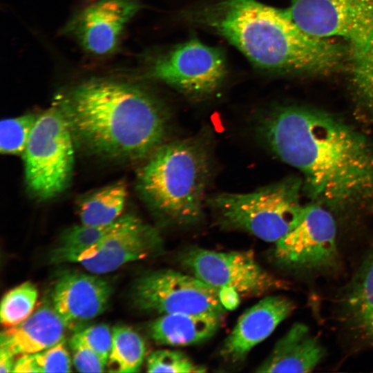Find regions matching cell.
I'll list each match as a JSON object with an SVG mask.
<instances>
[{
	"mask_svg": "<svg viewBox=\"0 0 373 373\" xmlns=\"http://www.w3.org/2000/svg\"><path fill=\"white\" fill-rule=\"evenodd\" d=\"M95 352L106 363L111 350L112 330L106 324L90 326L75 333L71 338Z\"/></svg>",
	"mask_w": 373,
	"mask_h": 373,
	"instance_id": "4316f807",
	"label": "cell"
},
{
	"mask_svg": "<svg viewBox=\"0 0 373 373\" xmlns=\"http://www.w3.org/2000/svg\"><path fill=\"white\" fill-rule=\"evenodd\" d=\"M128 194L123 181L104 186L82 198L78 203L82 224H108L121 216Z\"/></svg>",
	"mask_w": 373,
	"mask_h": 373,
	"instance_id": "44dd1931",
	"label": "cell"
},
{
	"mask_svg": "<svg viewBox=\"0 0 373 373\" xmlns=\"http://www.w3.org/2000/svg\"><path fill=\"white\" fill-rule=\"evenodd\" d=\"M148 372L199 373L207 367L195 363L184 352L173 350L153 352L146 360Z\"/></svg>",
	"mask_w": 373,
	"mask_h": 373,
	"instance_id": "484cf974",
	"label": "cell"
},
{
	"mask_svg": "<svg viewBox=\"0 0 373 373\" xmlns=\"http://www.w3.org/2000/svg\"><path fill=\"white\" fill-rule=\"evenodd\" d=\"M162 240L160 233L140 219L110 233L81 253L74 260L93 274H105L122 265L160 252Z\"/></svg>",
	"mask_w": 373,
	"mask_h": 373,
	"instance_id": "4fadbf2b",
	"label": "cell"
},
{
	"mask_svg": "<svg viewBox=\"0 0 373 373\" xmlns=\"http://www.w3.org/2000/svg\"><path fill=\"white\" fill-rule=\"evenodd\" d=\"M140 8L136 0H99L74 17L66 31L88 52L110 54L117 47L125 26Z\"/></svg>",
	"mask_w": 373,
	"mask_h": 373,
	"instance_id": "7c38bea8",
	"label": "cell"
},
{
	"mask_svg": "<svg viewBox=\"0 0 373 373\" xmlns=\"http://www.w3.org/2000/svg\"><path fill=\"white\" fill-rule=\"evenodd\" d=\"M261 143L303 175V192L328 209L373 211V142L327 111L296 105L260 113Z\"/></svg>",
	"mask_w": 373,
	"mask_h": 373,
	"instance_id": "6da1fadb",
	"label": "cell"
},
{
	"mask_svg": "<svg viewBox=\"0 0 373 373\" xmlns=\"http://www.w3.org/2000/svg\"><path fill=\"white\" fill-rule=\"evenodd\" d=\"M146 65L148 78L161 82L193 99L210 97L227 75L223 52L196 38L156 52Z\"/></svg>",
	"mask_w": 373,
	"mask_h": 373,
	"instance_id": "ba28073f",
	"label": "cell"
},
{
	"mask_svg": "<svg viewBox=\"0 0 373 373\" xmlns=\"http://www.w3.org/2000/svg\"><path fill=\"white\" fill-rule=\"evenodd\" d=\"M73 140L56 104L39 115L22 154L26 185L34 197L51 199L66 189L74 164Z\"/></svg>",
	"mask_w": 373,
	"mask_h": 373,
	"instance_id": "52a82bcc",
	"label": "cell"
},
{
	"mask_svg": "<svg viewBox=\"0 0 373 373\" xmlns=\"http://www.w3.org/2000/svg\"><path fill=\"white\" fill-rule=\"evenodd\" d=\"M71 360L64 340L44 350L21 355L13 372H69Z\"/></svg>",
	"mask_w": 373,
	"mask_h": 373,
	"instance_id": "603a6c76",
	"label": "cell"
},
{
	"mask_svg": "<svg viewBox=\"0 0 373 373\" xmlns=\"http://www.w3.org/2000/svg\"><path fill=\"white\" fill-rule=\"evenodd\" d=\"M325 354L323 347L303 323H296L275 344L256 372H312Z\"/></svg>",
	"mask_w": 373,
	"mask_h": 373,
	"instance_id": "e0dca14e",
	"label": "cell"
},
{
	"mask_svg": "<svg viewBox=\"0 0 373 373\" xmlns=\"http://www.w3.org/2000/svg\"><path fill=\"white\" fill-rule=\"evenodd\" d=\"M287 8L307 33L345 46L354 88L373 108V0H291Z\"/></svg>",
	"mask_w": 373,
	"mask_h": 373,
	"instance_id": "5b68a950",
	"label": "cell"
},
{
	"mask_svg": "<svg viewBox=\"0 0 373 373\" xmlns=\"http://www.w3.org/2000/svg\"><path fill=\"white\" fill-rule=\"evenodd\" d=\"M220 303L226 309H234L240 303V294L233 287H222L219 289Z\"/></svg>",
	"mask_w": 373,
	"mask_h": 373,
	"instance_id": "f1b7e54d",
	"label": "cell"
},
{
	"mask_svg": "<svg viewBox=\"0 0 373 373\" xmlns=\"http://www.w3.org/2000/svg\"><path fill=\"white\" fill-rule=\"evenodd\" d=\"M133 301L139 309L160 315L213 313L223 315L219 289L194 276L171 269L149 271L135 281Z\"/></svg>",
	"mask_w": 373,
	"mask_h": 373,
	"instance_id": "30bf717a",
	"label": "cell"
},
{
	"mask_svg": "<svg viewBox=\"0 0 373 373\" xmlns=\"http://www.w3.org/2000/svg\"><path fill=\"white\" fill-rule=\"evenodd\" d=\"M56 104L74 139L106 156L140 159L166 142L171 126L166 106L137 84L108 79L81 83Z\"/></svg>",
	"mask_w": 373,
	"mask_h": 373,
	"instance_id": "3957f363",
	"label": "cell"
},
{
	"mask_svg": "<svg viewBox=\"0 0 373 373\" xmlns=\"http://www.w3.org/2000/svg\"><path fill=\"white\" fill-rule=\"evenodd\" d=\"M181 15L225 38L261 69L321 75L349 71L345 46L307 33L288 8L256 0H220L189 8Z\"/></svg>",
	"mask_w": 373,
	"mask_h": 373,
	"instance_id": "7a4b0ae2",
	"label": "cell"
},
{
	"mask_svg": "<svg viewBox=\"0 0 373 373\" xmlns=\"http://www.w3.org/2000/svg\"><path fill=\"white\" fill-rule=\"evenodd\" d=\"M275 245L274 257L285 267L317 272L337 265L336 222L329 209L318 203L305 204L298 224Z\"/></svg>",
	"mask_w": 373,
	"mask_h": 373,
	"instance_id": "8fae6325",
	"label": "cell"
},
{
	"mask_svg": "<svg viewBox=\"0 0 373 373\" xmlns=\"http://www.w3.org/2000/svg\"><path fill=\"white\" fill-rule=\"evenodd\" d=\"M38 116L29 113L2 119L0 125L1 153L23 154Z\"/></svg>",
	"mask_w": 373,
	"mask_h": 373,
	"instance_id": "d4e9b609",
	"label": "cell"
},
{
	"mask_svg": "<svg viewBox=\"0 0 373 373\" xmlns=\"http://www.w3.org/2000/svg\"><path fill=\"white\" fill-rule=\"evenodd\" d=\"M222 315L213 313L162 314L149 325V334L157 343L188 346L211 338L218 330Z\"/></svg>",
	"mask_w": 373,
	"mask_h": 373,
	"instance_id": "ac0fdd59",
	"label": "cell"
},
{
	"mask_svg": "<svg viewBox=\"0 0 373 373\" xmlns=\"http://www.w3.org/2000/svg\"><path fill=\"white\" fill-rule=\"evenodd\" d=\"M301 178L289 176L249 193H220L207 204L221 226L276 243L300 222L305 205Z\"/></svg>",
	"mask_w": 373,
	"mask_h": 373,
	"instance_id": "8992f818",
	"label": "cell"
},
{
	"mask_svg": "<svg viewBox=\"0 0 373 373\" xmlns=\"http://www.w3.org/2000/svg\"><path fill=\"white\" fill-rule=\"evenodd\" d=\"M295 305L280 296L263 298L247 309L224 341L220 355L227 362H242L294 311Z\"/></svg>",
	"mask_w": 373,
	"mask_h": 373,
	"instance_id": "5bb4252c",
	"label": "cell"
},
{
	"mask_svg": "<svg viewBox=\"0 0 373 373\" xmlns=\"http://www.w3.org/2000/svg\"><path fill=\"white\" fill-rule=\"evenodd\" d=\"M73 352V363L80 372H104L106 363L93 350L85 345L70 339Z\"/></svg>",
	"mask_w": 373,
	"mask_h": 373,
	"instance_id": "83f0119b",
	"label": "cell"
},
{
	"mask_svg": "<svg viewBox=\"0 0 373 373\" xmlns=\"http://www.w3.org/2000/svg\"><path fill=\"white\" fill-rule=\"evenodd\" d=\"M37 296L35 285L28 281L8 291L1 303V324L10 327L25 320L32 314Z\"/></svg>",
	"mask_w": 373,
	"mask_h": 373,
	"instance_id": "cb8c5ba5",
	"label": "cell"
},
{
	"mask_svg": "<svg viewBox=\"0 0 373 373\" xmlns=\"http://www.w3.org/2000/svg\"><path fill=\"white\" fill-rule=\"evenodd\" d=\"M343 309L350 329L373 346V254L362 264L346 290Z\"/></svg>",
	"mask_w": 373,
	"mask_h": 373,
	"instance_id": "d6986e66",
	"label": "cell"
},
{
	"mask_svg": "<svg viewBox=\"0 0 373 373\" xmlns=\"http://www.w3.org/2000/svg\"><path fill=\"white\" fill-rule=\"evenodd\" d=\"M113 341L107 362L109 372L130 373L140 370L146 354V345L142 336L124 325L112 329Z\"/></svg>",
	"mask_w": 373,
	"mask_h": 373,
	"instance_id": "7402d4cb",
	"label": "cell"
},
{
	"mask_svg": "<svg viewBox=\"0 0 373 373\" xmlns=\"http://www.w3.org/2000/svg\"><path fill=\"white\" fill-rule=\"evenodd\" d=\"M211 174L210 153L198 138L165 142L148 156L137 173L138 190L165 224L189 226L204 216Z\"/></svg>",
	"mask_w": 373,
	"mask_h": 373,
	"instance_id": "277c9868",
	"label": "cell"
},
{
	"mask_svg": "<svg viewBox=\"0 0 373 373\" xmlns=\"http://www.w3.org/2000/svg\"><path fill=\"white\" fill-rule=\"evenodd\" d=\"M111 292V284L97 276L66 273L54 286L52 305L66 327H72L101 314Z\"/></svg>",
	"mask_w": 373,
	"mask_h": 373,
	"instance_id": "9a60e30c",
	"label": "cell"
},
{
	"mask_svg": "<svg viewBox=\"0 0 373 373\" xmlns=\"http://www.w3.org/2000/svg\"><path fill=\"white\" fill-rule=\"evenodd\" d=\"M66 325L54 307L44 305L1 334L0 346L15 356L36 353L64 340Z\"/></svg>",
	"mask_w": 373,
	"mask_h": 373,
	"instance_id": "2e32d148",
	"label": "cell"
},
{
	"mask_svg": "<svg viewBox=\"0 0 373 373\" xmlns=\"http://www.w3.org/2000/svg\"><path fill=\"white\" fill-rule=\"evenodd\" d=\"M180 262L208 285L218 289L231 287L245 296H262L290 285L265 269L251 250L219 252L192 248L182 254Z\"/></svg>",
	"mask_w": 373,
	"mask_h": 373,
	"instance_id": "9c48e42d",
	"label": "cell"
},
{
	"mask_svg": "<svg viewBox=\"0 0 373 373\" xmlns=\"http://www.w3.org/2000/svg\"><path fill=\"white\" fill-rule=\"evenodd\" d=\"M139 218L133 215L120 216L113 222L105 225H75L61 236L59 243L52 251L50 258L55 263L74 262L83 251L95 245L111 233L124 228Z\"/></svg>",
	"mask_w": 373,
	"mask_h": 373,
	"instance_id": "ffe728a7",
	"label": "cell"
},
{
	"mask_svg": "<svg viewBox=\"0 0 373 373\" xmlns=\"http://www.w3.org/2000/svg\"><path fill=\"white\" fill-rule=\"evenodd\" d=\"M15 364V355L0 346V372H13Z\"/></svg>",
	"mask_w": 373,
	"mask_h": 373,
	"instance_id": "f546056e",
	"label": "cell"
}]
</instances>
